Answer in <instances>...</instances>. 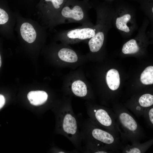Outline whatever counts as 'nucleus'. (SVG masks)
<instances>
[{
    "instance_id": "nucleus-17",
    "label": "nucleus",
    "mask_w": 153,
    "mask_h": 153,
    "mask_svg": "<svg viewBox=\"0 0 153 153\" xmlns=\"http://www.w3.org/2000/svg\"><path fill=\"white\" fill-rule=\"evenodd\" d=\"M142 116L145 118L148 125L153 128V107L152 106L147 109L143 112Z\"/></svg>"
},
{
    "instance_id": "nucleus-8",
    "label": "nucleus",
    "mask_w": 153,
    "mask_h": 153,
    "mask_svg": "<svg viewBox=\"0 0 153 153\" xmlns=\"http://www.w3.org/2000/svg\"><path fill=\"white\" fill-rule=\"evenodd\" d=\"M105 36V32L103 30H99L95 35L91 38L88 42V45L91 52H96L101 49L103 44Z\"/></svg>"
},
{
    "instance_id": "nucleus-10",
    "label": "nucleus",
    "mask_w": 153,
    "mask_h": 153,
    "mask_svg": "<svg viewBox=\"0 0 153 153\" xmlns=\"http://www.w3.org/2000/svg\"><path fill=\"white\" fill-rule=\"evenodd\" d=\"M20 32L23 39L29 43L33 42L36 39V31L33 26L29 23H23L20 27Z\"/></svg>"
},
{
    "instance_id": "nucleus-18",
    "label": "nucleus",
    "mask_w": 153,
    "mask_h": 153,
    "mask_svg": "<svg viewBox=\"0 0 153 153\" xmlns=\"http://www.w3.org/2000/svg\"><path fill=\"white\" fill-rule=\"evenodd\" d=\"M44 1L46 2H51L54 8L58 12L63 7L65 0H44Z\"/></svg>"
},
{
    "instance_id": "nucleus-15",
    "label": "nucleus",
    "mask_w": 153,
    "mask_h": 153,
    "mask_svg": "<svg viewBox=\"0 0 153 153\" xmlns=\"http://www.w3.org/2000/svg\"><path fill=\"white\" fill-rule=\"evenodd\" d=\"M141 82L145 85L153 84V66L146 67L141 73L140 77Z\"/></svg>"
},
{
    "instance_id": "nucleus-16",
    "label": "nucleus",
    "mask_w": 153,
    "mask_h": 153,
    "mask_svg": "<svg viewBox=\"0 0 153 153\" xmlns=\"http://www.w3.org/2000/svg\"><path fill=\"white\" fill-rule=\"evenodd\" d=\"M139 50V46L134 39H131L125 43L122 49V52L125 54L135 53Z\"/></svg>"
},
{
    "instance_id": "nucleus-14",
    "label": "nucleus",
    "mask_w": 153,
    "mask_h": 153,
    "mask_svg": "<svg viewBox=\"0 0 153 153\" xmlns=\"http://www.w3.org/2000/svg\"><path fill=\"white\" fill-rule=\"evenodd\" d=\"M71 90L74 95L79 97H85L87 93L86 84L80 80L75 81L72 83Z\"/></svg>"
},
{
    "instance_id": "nucleus-3",
    "label": "nucleus",
    "mask_w": 153,
    "mask_h": 153,
    "mask_svg": "<svg viewBox=\"0 0 153 153\" xmlns=\"http://www.w3.org/2000/svg\"><path fill=\"white\" fill-rule=\"evenodd\" d=\"M57 121L59 133L68 139L77 149L81 150L82 140L78 119L70 105H60L57 108Z\"/></svg>"
},
{
    "instance_id": "nucleus-6",
    "label": "nucleus",
    "mask_w": 153,
    "mask_h": 153,
    "mask_svg": "<svg viewBox=\"0 0 153 153\" xmlns=\"http://www.w3.org/2000/svg\"><path fill=\"white\" fill-rule=\"evenodd\" d=\"M98 28L97 24L92 26H84L60 31L56 35L58 40L66 43H72L90 39L95 35Z\"/></svg>"
},
{
    "instance_id": "nucleus-19",
    "label": "nucleus",
    "mask_w": 153,
    "mask_h": 153,
    "mask_svg": "<svg viewBox=\"0 0 153 153\" xmlns=\"http://www.w3.org/2000/svg\"><path fill=\"white\" fill-rule=\"evenodd\" d=\"M9 18L7 13L4 10L0 8V24L7 23Z\"/></svg>"
},
{
    "instance_id": "nucleus-13",
    "label": "nucleus",
    "mask_w": 153,
    "mask_h": 153,
    "mask_svg": "<svg viewBox=\"0 0 153 153\" xmlns=\"http://www.w3.org/2000/svg\"><path fill=\"white\" fill-rule=\"evenodd\" d=\"M131 17L130 14L127 13L117 17L116 21V28L119 30L129 33L130 30L127 24L131 20Z\"/></svg>"
},
{
    "instance_id": "nucleus-12",
    "label": "nucleus",
    "mask_w": 153,
    "mask_h": 153,
    "mask_svg": "<svg viewBox=\"0 0 153 153\" xmlns=\"http://www.w3.org/2000/svg\"><path fill=\"white\" fill-rule=\"evenodd\" d=\"M59 58L62 60L69 63L76 62L78 57L76 52L73 49L67 47H63L58 52Z\"/></svg>"
},
{
    "instance_id": "nucleus-1",
    "label": "nucleus",
    "mask_w": 153,
    "mask_h": 153,
    "mask_svg": "<svg viewBox=\"0 0 153 153\" xmlns=\"http://www.w3.org/2000/svg\"><path fill=\"white\" fill-rule=\"evenodd\" d=\"M82 142L87 152L94 153L118 152L124 145L120 137L98 126L89 118L78 120Z\"/></svg>"
},
{
    "instance_id": "nucleus-7",
    "label": "nucleus",
    "mask_w": 153,
    "mask_h": 153,
    "mask_svg": "<svg viewBox=\"0 0 153 153\" xmlns=\"http://www.w3.org/2000/svg\"><path fill=\"white\" fill-rule=\"evenodd\" d=\"M153 144V139L142 143L140 142L124 144L120 150L124 153H143L145 152Z\"/></svg>"
},
{
    "instance_id": "nucleus-9",
    "label": "nucleus",
    "mask_w": 153,
    "mask_h": 153,
    "mask_svg": "<svg viewBox=\"0 0 153 153\" xmlns=\"http://www.w3.org/2000/svg\"><path fill=\"white\" fill-rule=\"evenodd\" d=\"M27 97L30 103L35 106H39L44 103L47 101L48 95L43 91H31L28 94Z\"/></svg>"
},
{
    "instance_id": "nucleus-20",
    "label": "nucleus",
    "mask_w": 153,
    "mask_h": 153,
    "mask_svg": "<svg viewBox=\"0 0 153 153\" xmlns=\"http://www.w3.org/2000/svg\"><path fill=\"white\" fill-rule=\"evenodd\" d=\"M5 102V100L4 96L0 94V109L4 105Z\"/></svg>"
},
{
    "instance_id": "nucleus-5",
    "label": "nucleus",
    "mask_w": 153,
    "mask_h": 153,
    "mask_svg": "<svg viewBox=\"0 0 153 153\" xmlns=\"http://www.w3.org/2000/svg\"><path fill=\"white\" fill-rule=\"evenodd\" d=\"M86 109L92 121L120 138L116 116L112 109L100 106H90Z\"/></svg>"
},
{
    "instance_id": "nucleus-11",
    "label": "nucleus",
    "mask_w": 153,
    "mask_h": 153,
    "mask_svg": "<svg viewBox=\"0 0 153 153\" xmlns=\"http://www.w3.org/2000/svg\"><path fill=\"white\" fill-rule=\"evenodd\" d=\"M106 82L109 88L115 91L119 88L120 83V75L118 71L112 69L107 72L106 76Z\"/></svg>"
},
{
    "instance_id": "nucleus-4",
    "label": "nucleus",
    "mask_w": 153,
    "mask_h": 153,
    "mask_svg": "<svg viewBox=\"0 0 153 153\" xmlns=\"http://www.w3.org/2000/svg\"><path fill=\"white\" fill-rule=\"evenodd\" d=\"M88 9L84 5L74 4L63 6L58 13L50 21L52 26L71 23H77L84 26H94L90 22Z\"/></svg>"
},
{
    "instance_id": "nucleus-21",
    "label": "nucleus",
    "mask_w": 153,
    "mask_h": 153,
    "mask_svg": "<svg viewBox=\"0 0 153 153\" xmlns=\"http://www.w3.org/2000/svg\"><path fill=\"white\" fill-rule=\"evenodd\" d=\"M1 56L0 54V68L1 67Z\"/></svg>"
},
{
    "instance_id": "nucleus-22",
    "label": "nucleus",
    "mask_w": 153,
    "mask_h": 153,
    "mask_svg": "<svg viewBox=\"0 0 153 153\" xmlns=\"http://www.w3.org/2000/svg\"><path fill=\"white\" fill-rule=\"evenodd\" d=\"M152 12H153V8H152Z\"/></svg>"
},
{
    "instance_id": "nucleus-2",
    "label": "nucleus",
    "mask_w": 153,
    "mask_h": 153,
    "mask_svg": "<svg viewBox=\"0 0 153 153\" xmlns=\"http://www.w3.org/2000/svg\"><path fill=\"white\" fill-rule=\"evenodd\" d=\"M116 116L120 138L125 144L140 142L145 138L143 128L126 108L115 105L112 108Z\"/></svg>"
}]
</instances>
